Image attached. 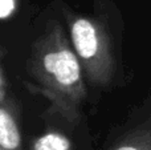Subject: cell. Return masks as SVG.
<instances>
[{"mask_svg": "<svg viewBox=\"0 0 151 150\" xmlns=\"http://www.w3.org/2000/svg\"><path fill=\"white\" fill-rule=\"evenodd\" d=\"M25 73L29 79L24 81L27 89L49 101L47 114L60 116L70 125L81 121L88 84L70 39L58 23L45 27L33 41Z\"/></svg>", "mask_w": 151, "mask_h": 150, "instance_id": "obj_1", "label": "cell"}, {"mask_svg": "<svg viewBox=\"0 0 151 150\" xmlns=\"http://www.w3.org/2000/svg\"><path fill=\"white\" fill-rule=\"evenodd\" d=\"M21 104L12 92L0 98V150H23Z\"/></svg>", "mask_w": 151, "mask_h": 150, "instance_id": "obj_3", "label": "cell"}, {"mask_svg": "<svg viewBox=\"0 0 151 150\" xmlns=\"http://www.w3.org/2000/svg\"><path fill=\"white\" fill-rule=\"evenodd\" d=\"M107 150H151V106L147 102Z\"/></svg>", "mask_w": 151, "mask_h": 150, "instance_id": "obj_4", "label": "cell"}, {"mask_svg": "<svg viewBox=\"0 0 151 150\" xmlns=\"http://www.w3.org/2000/svg\"><path fill=\"white\" fill-rule=\"evenodd\" d=\"M15 11V0H0V17L7 20Z\"/></svg>", "mask_w": 151, "mask_h": 150, "instance_id": "obj_6", "label": "cell"}, {"mask_svg": "<svg viewBox=\"0 0 151 150\" xmlns=\"http://www.w3.org/2000/svg\"><path fill=\"white\" fill-rule=\"evenodd\" d=\"M28 150H74V145L65 134L49 130L29 141Z\"/></svg>", "mask_w": 151, "mask_h": 150, "instance_id": "obj_5", "label": "cell"}, {"mask_svg": "<svg viewBox=\"0 0 151 150\" xmlns=\"http://www.w3.org/2000/svg\"><path fill=\"white\" fill-rule=\"evenodd\" d=\"M69 39L83 69L86 84L111 89L123 76V27L111 23L106 13L94 16L68 15Z\"/></svg>", "mask_w": 151, "mask_h": 150, "instance_id": "obj_2", "label": "cell"}]
</instances>
